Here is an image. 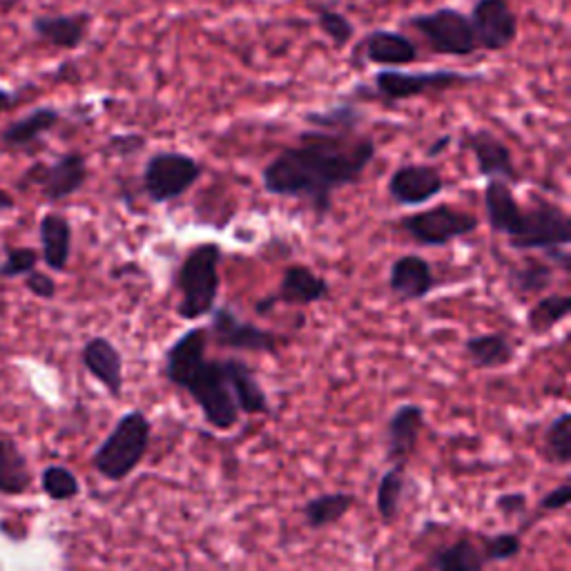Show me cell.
I'll list each match as a JSON object with an SVG mask.
<instances>
[{"instance_id":"cell-6","label":"cell","mask_w":571,"mask_h":571,"mask_svg":"<svg viewBox=\"0 0 571 571\" xmlns=\"http://www.w3.org/2000/svg\"><path fill=\"white\" fill-rule=\"evenodd\" d=\"M407 26L414 28L429 48L440 57L465 59L476 54L478 41L471 28V21L465 12L453 8H440L429 14H416L407 19Z\"/></svg>"},{"instance_id":"cell-34","label":"cell","mask_w":571,"mask_h":571,"mask_svg":"<svg viewBox=\"0 0 571 571\" xmlns=\"http://www.w3.org/2000/svg\"><path fill=\"white\" fill-rule=\"evenodd\" d=\"M41 485H43V491L52 498V500H72L79 496L81 491V485L77 480V476L68 469V467H48L43 471V478H41Z\"/></svg>"},{"instance_id":"cell-8","label":"cell","mask_w":571,"mask_h":571,"mask_svg":"<svg viewBox=\"0 0 571 571\" xmlns=\"http://www.w3.org/2000/svg\"><path fill=\"white\" fill-rule=\"evenodd\" d=\"M480 226L478 217L458 211L453 206H436L416 215H407L400 220V228L420 246L429 248H440L447 246L460 237H467L476 233Z\"/></svg>"},{"instance_id":"cell-37","label":"cell","mask_w":571,"mask_h":571,"mask_svg":"<svg viewBox=\"0 0 571 571\" xmlns=\"http://www.w3.org/2000/svg\"><path fill=\"white\" fill-rule=\"evenodd\" d=\"M39 264V253L34 248H12L0 266V277L30 275Z\"/></svg>"},{"instance_id":"cell-15","label":"cell","mask_w":571,"mask_h":571,"mask_svg":"<svg viewBox=\"0 0 571 571\" xmlns=\"http://www.w3.org/2000/svg\"><path fill=\"white\" fill-rule=\"evenodd\" d=\"M465 145L471 150L480 176L500 179L507 183H518L520 174L513 163L511 150L504 145L500 136H496L489 130H473L465 134Z\"/></svg>"},{"instance_id":"cell-16","label":"cell","mask_w":571,"mask_h":571,"mask_svg":"<svg viewBox=\"0 0 571 571\" xmlns=\"http://www.w3.org/2000/svg\"><path fill=\"white\" fill-rule=\"evenodd\" d=\"M425 429V409L420 405H400L387 422V460L394 465H407L418 447Z\"/></svg>"},{"instance_id":"cell-32","label":"cell","mask_w":571,"mask_h":571,"mask_svg":"<svg viewBox=\"0 0 571 571\" xmlns=\"http://www.w3.org/2000/svg\"><path fill=\"white\" fill-rule=\"evenodd\" d=\"M364 114L357 105H333L324 112H308L304 121L308 125H315V130H326V132H355V128L361 123Z\"/></svg>"},{"instance_id":"cell-20","label":"cell","mask_w":571,"mask_h":571,"mask_svg":"<svg viewBox=\"0 0 571 571\" xmlns=\"http://www.w3.org/2000/svg\"><path fill=\"white\" fill-rule=\"evenodd\" d=\"M83 366L99 383L119 398L123 391V355L105 337H94L83 346Z\"/></svg>"},{"instance_id":"cell-9","label":"cell","mask_w":571,"mask_h":571,"mask_svg":"<svg viewBox=\"0 0 571 571\" xmlns=\"http://www.w3.org/2000/svg\"><path fill=\"white\" fill-rule=\"evenodd\" d=\"M478 77L462 74L458 70H431V72H400L398 68H387L377 72L375 90L387 103H400L418 99L431 92H447L458 85L476 83Z\"/></svg>"},{"instance_id":"cell-42","label":"cell","mask_w":571,"mask_h":571,"mask_svg":"<svg viewBox=\"0 0 571 571\" xmlns=\"http://www.w3.org/2000/svg\"><path fill=\"white\" fill-rule=\"evenodd\" d=\"M449 143H451V136H440V139L436 141V145L429 150V156H438L445 147H449Z\"/></svg>"},{"instance_id":"cell-7","label":"cell","mask_w":571,"mask_h":571,"mask_svg":"<svg viewBox=\"0 0 571 571\" xmlns=\"http://www.w3.org/2000/svg\"><path fill=\"white\" fill-rule=\"evenodd\" d=\"M571 244L569 215L544 200H536L527 211L522 208L520 224L509 237V246L516 251H558Z\"/></svg>"},{"instance_id":"cell-17","label":"cell","mask_w":571,"mask_h":571,"mask_svg":"<svg viewBox=\"0 0 571 571\" xmlns=\"http://www.w3.org/2000/svg\"><path fill=\"white\" fill-rule=\"evenodd\" d=\"M436 288L431 264L420 255H402L389 271V290L400 302L425 299Z\"/></svg>"},{"instance_id":"cell-3","label":"cell","mask_w":571,"mask_h":571,"mask_svg":"<svg viewBox=\"0 0 571 571\" xmlns=\"http://www.w3.org/2000/svg\"><path fill=\"white\" fill-rule=\"evenodd\" d=\"M222 246L215 242H206L195 246L181 262L174 275V286L181 293V299L176 304V315L181 319L197 322L215 310L222 288Z\"/></svg>"},{"instance_id":"cell-23","label":"cell","mask_w":571,"mask_h":571,"mask_svg":"<svg viewBox=\"0 0 571 571\" xmlns=\"http://www.w3.org/2000/svg\"><path fill=\"white\" fill-rule=\"evenodd\" d=\"M61 121V112L57 108H37L34 112L21 116L0 132V143L6 147H28L39 141L43 134L54 130Z\"/></svg>"},{"instance_id":"cell-14","label":"cell","mask_w":571,"mask_h":571,"mask_svg":"<svg viewBox=\"0 0 571 571\" xmlns=\"http://www.w3.org/2000/svg\"><path fill=\"white\" fill-rule=\"evenodd\" d=\"M445 190L442 174L427 163L400 165L389 179V197L398 206H422Z\"/></svg>"},{"instance_id":"cell-36","label":"cell","mask_w":571,"mask_h":571,"mask_svg":"<svg viewBox=\"0 0 571 571\" xmlns=\"http://www.w3.org/2000/svg\"><path fill=\"white\" fill-rule=\"evenodd\" d=\"M480 547H482L487 562H507V560H513L522 551V540L518 533L502 531V533L482 538Z\"/></svg>"},{"instance_id":"cell-26","label":"cell","mask_w":571,"mask_h":571,"mask_svg":"<svg viewBox=\"0 0 571 571\" xmlns=\"http://www.w3.org/2000/svg\"><path fill=\"white\" fill-rule=\"evenodd\" d=\"M465 350L478 368H504L516 357L513 344L504 333L473 335L465 341Z\"/></svg>"},{"instance_id":"cell-41","label":"cell","mask_w":571,"mask_h":571,"mask_svg":"<svg viewBox=\"0 0 571 571\" xmlns=\"http://www.w3.org/2000/svg\"><path fill=\"white\" fill-rule=\"evenodd\" d=\"M14 208V197L8 193V190L0 187V213H8Z\"/></svg>"},{"instance_id":"cell-11","label":"cell","mask_w":571,"mask_h":571,"mask_svg":"<svg viewBox=\"0 0 571 571\" xmlns=\"http://www.w3.org/2000/svg\"><path fill=\"white\" fill-rule=\"evenodd\" d=\"M469 21L478 48L487 52H502L518 39V17L507 0H476Z\"/></svg>"},{"instance_id":"cell-24","label":"cell","mask_w":571,"mask_h":571,"mask_svg":"<svg viewBox=\"0 0 571 571\" xmlns=\"http://www.w3.org/2000/svg\"><path fill=\"white\" fill-rule=\"evenodd\" d=\"M41 246L43 259L52 271L61 273L68 268L72 253V226L63 215L50 213L41 220Z\"/></svg>"},{"instance_id":"cell-35","label":"cell","mask_w":571,"mask_h":571,"mask_svg":"<svg viewBox=\"0 0 571 571\" xmlns=\"http://www.w3.org/2000/svg\"><path fill=\"white\" fill-rule=\"evenodd\" d=\"M317 26L322 28V32L330 39V43L335 48H344L353 41L355 37V26L337 10H328V8H322L317 12Z\"/></svg>"},{"instance_id":"cell-13","label":"cell","mask_w":571,"mask_h":571,"mask_svg":"<svg viewBox=\"0 0 571 571\" xmlns=\"http://www.w3.org/2000/svg\"><path fill=\"white\" fill-rule=\"evenodd\" d=\"M328 293H330V284L322 275H317L308 266L295 264L284 271L277 290L257 304V313L264 315V313L273 310L277 304L310 306V304L326 299Z\"/></svg>"},{"instance_id":"cell-29","label":"cell","mask_w":571,"mask_h":571,"mask_svg":"<svg viewBox=\"0 0 571 571\" xmlns=\"http://www.w3.org/2000/svg\"><path fill=\"white\" fill-rule=\"evenodd\" d=\"M405 489H407V465H394L383 476V480H379L375 491V509L379 518H383V522L391 524L398 518Z\"/></svg>"},{"instance_id":"cell-33","label":"cell","mask_w":571,"mask_h":571,"mask_svg":"<svg viewBox=\"0 0 571 571\" xmlns=\"http://www.w3.org/2000/svg\"><path fill=\"white\" fill-rule=\"evenodd\" d=\"M544 456L553 465L571 462V414L562 411L544 431Z\"/></svg>"},{"instance_id":"cell-31","label":"cell","mask_w":571,"mask_h":571,"mask_svg":"<svg viewBox=\"0 0 571 571\" xmlns=\"http://www.w3.org/2000/svg\"><path fill=\"white\" fill-rule=\"evenodd\" d=\"M553 282V268L547 262L527 259L522 266L509 271V286L518 295H540Z\"/></svg>"},{"instance_id":"cell-19","label":"cell","mask_w":571,"mask_h":571,"mask_svg":"<svg viewBox=\"0 0 571 571\" xmlns=\"http://www.w3.org/2000/svg\"><path fill=\"white\" fill-rule=\"evenodd\" d=\"M364 57L373 65L402 68L418 61V45L394 30H375L364 39Z\"/></svg>"},{"instance_id":"cell-43","label":"cell","mask_w":571,"mask_h":571,"mask_svg":"<svg viewBox=\"0 0 571 571\" xmlns=\"http://www.w3.org/2000/svg\"><path fill=\"white\" fill-rule=\"evenodd\" d=\"M12 103V94L8 90L0 88V114H3V110Z\"/></svg>"},{"instance_id":"cell-38","label":"cell","mask_w":571,"mask_h":571,"mask_svg":"<svg viewBox=\"0 0 571 571\" xmlns=\"http://www.w3.org/2000/svg\"><path fill=\"white\" fill-rule=\"evenodd\" d=\"M496 509L504 518H520V516L527 513L529 500H527V496L522 491H507V493H500L496 498Z\"/></svg>"},{"instance_id":"cell-27","label":"cell","mask_w":571,"mask_h":571,"mask_svg":"<svg viewBox=\"0 0 571 571\" xmlns=\"http://www.w3.org/2000/svg\"><path fill=\"white\" fill-rule=\"evenodd\" d=\"M32 485L28 458L12 438H0V493L19 496Z\"/></svg>"},{"instance_id":"cell-22","label":"cell","mask_w":571,"mask_h":571,"mask_svg":"<svg viewBox=\"0 0 571 571\" xmlns=\"http://www.w3.org/2000/svg\"><path fill=\"white\" fill-rule=\"evenodd\" d=\"M485 211L489 228L496 235L511 237L520 224L522 206L518 204L511 183L500 179H489L485 185Z\"/></svg>"},{"instance_id":"cell-1","label":"cell","mask_w":571,"mask_h":571,"mask_svg":"<svg viewBox=\"0 0 571 571\" xmlns=\"http://www.w3.org/2000/svg\"><path fill=\"white\" fill-rule=\"evenodd\" d=\"M375 152L370 136L304 130L297 145L286 147L264 167L262 183L268 195L304 200L317 217H326L333 195L361 179Z\"/></svg>"},{"instance_id":"cell-2","label":"cell","mask_w":571,"mask_h":571,"mask_svg":"<svg viewBox=\"0 0 571 571\" xmlns=\"http://www.w3.org/2000/svg\"><path fill=\"white\" fill-rule=\"evenodd\" d=\"M208 328L185 330L163 357V375L170 385L183 389L202 409L206 422L217 431H231L239 425V409L228 387L222 359L208 357Z\"/></svg>"},{"instance_id":"cell-18","label":"cell","mask_w":571,"mask_h":571,"mask_svg":"<svg viewBox=\"0 0 571 571\" xmlns=\"http://www.w3.org/2000/svg\"><path fill=\"white\" fill-rule=\"evenodd\" d=\"M222 361H224L228 387L233 391V398H235V405H237L239 414H244V416H266L271 411V402H268L266 391L259 385V379L251 370V366L244 359H237V357H228V359H222Z\"/></svg>"},{"instance_id":"cell-39","label":"cell","mask_w":571,"mask_h":571,"mask_svg":"<svg viewBox=\"0 0 571 571\" xmlns=\"http://www.w3.org/2000/svg\"><path fill=\"white\" fill-rule=\"evenodd\" d=\"M571 502V482H562L555 489H551L542 500H540V509L544 511H560Z\"/></svg>"},{"instance_id":"cell-10","label":"cell","mask_w":571,"mask_h":571,"mask_svg":"<svg viewBox=\"0 0 571 571\" xmlns=\"http://www.w3.org/2000/svg\"><path fill=\"white\" fill-rule=\"evenodd\" d=\"M208 337L220 348H235V350H251V353H277V344H279L275 333L242 319L228 306H220V308L215 306Z\"/></svg>"},{"instance_id":"cell-5","label":"cell","mask_w":571,"mask_h":571,"mask_svg":"<svg viewBox=\"0 0 571 571\" xmlns=\"http://www.w3.org/2000/svg\"><path fill=\"white\" fill-rule=\"evenodd\" d=\"M204 174L200 159L185 152H156L145 161L143 190L152 204H172L181 200Z\"/></svg>"},{"instance_id":"cell-40","label":"cell","mask_w":571,"mask_h":571,"mask_svg":"<svg viewBox=\"0 0 571 571\" xmlns=\"http://www.w3.org/2000/svg\"><path fill=\"white\" fill-rule=\"evenodd\" d=\"M28 288L41 297V299H52L57 295V284L52 277H48L45 273H37L32 271L30 277H28Z\"/></svg>"},{"instance_id":"cell-25","label":"cell","mask_w":571,"mask_h":571,"mask_svg":"<svg viewBox=\"0 0 571 571\" xmlns=\"http://www.w3.org/2000/svg\"><path fill=\"white\" fill-rule=\"evenodd\" d=\"M434 571H485L487 558L482 547L471 538H458L451 544L440 547L431 555Z\"/></svg>"},{"instance_id":"cell-4","label":"cell","mask_w":571,"mask_h":571,"mask_svg":"<svg viewBox=\"0 0 571 571\" xmlns=\"http://www.w3.org/2000/svg\"><path fill=\"white\" fill-rule=\"evenodd\" d=\"M152 440V425L143 411L121 416L112 434L94 451V469L112 482L125 480L145 458Z\"/></svg>"},{"instance_id":"cell-12","label":"cell","mask_w":571,"mask_h":571,"mask_svg":"<svg viewBox=\"0 0 571 571\" xmlns=\"http://www.w3.org/2000/svg\"><path fill=\"white\" fill-rule=\"evenodd\" d=\"M88 161L81 152H68L59 156L52 165H34L26 179L30 183H39L41 193L48 202H63L72 195H77L79 190L88 181Z\"/></svg>"},{"instance_id":"cell-30","label":"cell","mask_w":571,"mask_h":571,"mask_svg":"<svg viewBox=\"0 0 571 571\" xmlns=\"http://www.w3.org/2000/svg\"><path fill=\"white\" fill-rule=\"evenodd\" d=\"M571 313L569 295H544L527 313V326L533 335H544L553 326L562 324Z\"/></svg>"},{"instance_id":"cell-28","label":"cell","mask_w":571,"mask_h":571,"mask_svg":"<svg viewBox=\"0 0 571 571\" xmlns=\"http://www.w3.org/2000/svg\"><path fill=\"white\" fill-rule=\"evenodd\" d=\"M355 507V496L346 491L322 493L304 504V518L310 529H326L339 522Z\"/></svg>"},{"instance_id":"cell-21","label":"cell","mask_w":571,"mask_h":571,"mask_svg":"<svg viewBox=\"0 0 571 571\" xmlns=\"http://www.w3.org/2000/svg\"><path fill=\"white\" fill-rule=\"evenodd\" d=\"M92 17L85 12L79 14H45L32 21V30L39 39L59 50H77L88 37Z\"/></svg>"}]
</instances>
